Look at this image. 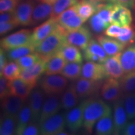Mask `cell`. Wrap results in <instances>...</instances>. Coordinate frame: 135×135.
Listing matches in <instances>:
<instances>
[{
  "mask_svg": "<svg viewBox=\"0 0 135 135\" xmlns=\"http://www.w3.org/2000/svg\"><path fill=\"white\" fill-rule=\"evenodd\" d=\"M105 101L103 99L97 97L85 100L83 127L89 133L92 132L97 121L111 109Z\"/></svg>",
  "mask_w": 135,
  "mask_h": 135,
  "instance_id": "1",
  "label": "cell"
},
{
  "mask_svg": "<svg viewBox=\"0 0 135 135\" xmlns=\"http://www.w3.org/2000/svg\"><path fill=\"white\" fill-rule=\"evenodd\" d=\"M66 43V31L58 25L55 31L35 48V52L48 60L58 53Z\"/></svg>",
  "mask_w": 135,
  "mask_h": 135,
  "instance_id": "2",
  "label": "cell"
},
{
  "mask_svg": "<svg viewBox=\"0 0 135 135\" xmlns=\"http://www.w3.org/2000/svg\"><path fill=\"white\" fill-rule=\"evenodd\" d=\"M68 85V81L63 75H46L40 82V88L46 95L60 96Z\"/></svg>",
  "mask_w": 135,
  "mask_h": 135,
  "instance_id": "3",
  "label": "cell"
},
{
  "mask_svg": "<svg viewBox=\"0 0 135 135\" xmlns=\"http://www.w3.org/2000/svg\"><path fill=\"white\" fill-rule=\"evenodd\" d=\"M32 31L28 29H22L1 39V48L6 51L31 43Z\"/></svg>",
  "mask_w": 135,
  "mask_h": 135,
  "instance_id": "4",
  "label": "cell"
},
{
  "mask_svg": "<svg viewBox=\"0 0 135 135\" xmlns=\"http://www.w3.org/2000/svg\"><path fill=\"white\" fill-rule=\"evenodd\" d=\"M58 24L66 32H70L78 29L84 22L78 13L75 5L59 15L56 18Z\"/></svg>",
  "mask_w": 135,
  "mask_h": 135,
  "instance_id": "5",
  "label": "cell"
},
{
  "mask_svg": "<svg viewBox=\"0 0 135 135\" xmlns=\"http://www.w3.org/2000/svg\"><path fill=\"white\" fill-rule=\"evenodd\" d=\"M58 26L56 18H50L32 31L31 44L35 48L48 37Z\"/></svg>",
  "mask_w": 135,
  "mask_h": 135,
  "instance_id": "6",
  "label": "cell"
},
{
  "mask_svg": "<svg viewBox=\"0 0 135 135\" xmlns=\"http://www.w3.org/2000/svg\"><path fill=\"white\" fill-rule=\"evenodd\" d=\"M68 43L84 50L92 39L91 31L86 26H81L78 29L70 32H66Z\"/></svg>",
  "mask_w": 135,
  "mask_h": 135,
  "instance_id": "7",
  "label": "cell"
},
{
  "mask_svg": "<svg viewBox=\"0 0 135 135\" xmlns=\"http://www.w3.org/2000/svg\"><path fill=\"white\" fill-rule=\"evenodd\" d=\"M39 124L40 128V134L59 135L62 131L65 130V116L62 114L57 113Z\"/></svg>",
  "mask_w": 135,
  "mask_h": 135,
  "instance_id": "8",
  "label": "cell"
},
{
  "mask_svg": "<svg viewBox=\"0 0 135 135\" xmlns=\"http://www.w3.org/2000/svg\"><path fill=\"white\" fill-rule=\"evenodd\" d=\"M101 96L107 102H115L123 96L120 83L117 79L108 77L101 88Z\"/></svg>",
  "mask_w": 135,
  "mask_h": 135,
  "instance_id": "9",
  "label": "cell"
},
{
  "mask_svg": "<svg viewBox=\"0 0 135 135\" xmlns=\"http://www.w3.org/2000/svg\"><path fill=\"white\" fill-rule=\"evenodd\" d=\"M36 3L33 0H21L15 11V20L19 26L31 25L32 15Z\"/></svg>",
  "mask_w": 135,
  "mask_h": 135,
  "instance_id": "10",
  "label": "cell"
},
{
  "mask_svg": "<svg viewBox=\"0 0 135 135\" xmlns=\"http://www.w3.org/2000/svg\"><path fill=\"white\" fill-rule=\"evenodd\" d=\"M84 105L85 100L70 109L65 116L66 125L71 132H76L83 125Z\"/></svg>",
  "mask_w": 135,
  "mask_h": 135,
  "instance_id": "11",
  "label": "cell"
},
{
  "mask_svg": "<svg viewBox=\"0 0 135 135\" xmlns=\"http://www.w3.org/2000/svg\"><path fill=\"white\" fill-rule=\"evenodd\" d=\"M61 108H62L61 103L58 95H47L39 116V124L58 113Z\"/></svg>",
  "mask_w": 135,
  "mask_h": 135,
  "instance_id": "12",
  "label": "cell"
},
{
  "mask_svg": "<svg viewBox=\"0 0 135 135\" xmlns=\"http://www.w3.org/2000/svg\"><path fill=\"white\" fill-rule=\"evenodd\" d=\"M133 16L129 9L126 6L119 4H114L111 13V23L121 27L131 26Z\"/></svg>",
  "mask_w": 135,
  "mask_h": 135,
  "instance_id": "13",
  "label": "cell"
},
{
  "mask_svg": "<svg viewBox=\"0 0 135 135\" xmlns=\"http://www.w3.org/2000/svg\"><path fill=\"white\" fill-rule=\"evenodd\" d=\"M47 61L48 60L42 58L31 66L21 71L20 78L34 86H36L38 79L43 73H45Z\"/></svg>",
  "mask_w": 135,
  "mask_h": 135,
  "instance_id": "14",
  "label": "cell"
},
{
  "mask_svg": "<svg viewBox=\"0 0 135 135\" xmlns=\"http://www.w3.org/2000/svg\"><path fill=\"white\" fill-rule=\"evenodd\" d=\"M114 127V134H121L124 127L127 124L128 117L124 108L123 98L118 99L113 103V113Z\"/></svg>",
  "mask_w": 135,
  "mask_h": 135,
  "instance_id": "15",
  "label": "cell"
},
{
  "mask_svg": "<svg viewBox=\"0 0 135 135\" xmlns=\"http://www.w3.org/2000/svg\"><path fill=\"white\" fill-rule=\"evenodd\" d=\"M81 76L94 81H101L108 78L103 64L88 61L82 66Z\"/></svg>",
  "mask_w": 135,
  "mask_h": 135,
  "instance_id": "16",
  "label": "cell"
},
{
  "mask_svg": "<svg viewBox=\"0 0 135 135\" xmlns=\"http://www.w3.org/2000/svg\"><path fill=\"white\" fill-rule=\"evenodd\" d=\"M99 81L80 78L75 83L77 93L80 99L88 98L97 91L100 87Z\"/></svg>",
  "mask_w": 135,
  "mask_h": 135,
  "instance_id": "17",
  "label": "cell"
},
{
  "mask_svg": "<svg viewBox=\"0 0 135 135\" xmlns=\"http://www.w3.org/2000/svg\"><path fill=\"white\" fill-rule=\"evenodd\" d=\"M24 101L13 94L1 99V108L3 114L16 117L25 104Z\"/></svg>",
  "mask_w": 135,
  "mask_h": 135,
  "instance_id": "18",
  "label": "cell"
},
{
  "mask_svg": "<svg viewBox=\"0 0 135 135\" xmlns=\"http://www.w3.org/2000/svg\"><path fill=\"white\" fill-rule=\"evenodd\" d=\"M45 93L41 88L33 89L29 96L28 104L32 112V121L39 119L42 106L45 99Z\"/></svg>",
  "mask_w": 135,
  "mask_h": 135,
  "instance_id": "19",
  "label": "cell"
},
{
  "mask_svg": "<svg viewBox=\"0 0 135 135\" xmlns=\"http://www.w3.org/2000/svg\"><path fill=\"white\" fill-rule=\"evenodd\" d=\"M53 11V4H50L43 1H39L34 7L32 15L31 25L41 24L51 18Z\"/></svg>",
  "mask_w": 135,
  "mask_h": 135,
  "instance_id": "20",
  "label": "cell"
},
{
  "mask_svg": "<svg viewBox=\"0 0 135 135\" xmlns=\"http://www.w3.org/2000/svg\"><path fill=\"white\" fill-rule=\"evenodd\" d=\"M120 55L121 53L108 57L103 63L108 77L118 80L124 75L120 61Z\"/></svg>",
  "mask_w": 135,
  "mask_h": 135,
  "instance_id": "21",
  "label": "cell"
},
{
  "mask_svg": "<svg viewBox=\"0 0 135 135\" xmlns=\"http://www.w3.org/2000/svg\"><path fill=\"white\" fill-rule=\"evenodd\" d=\"M97 40L103 46L108 56L121 53L126 47L117 39L114 40L113 38H111L106 35L98 36Z\"/></svg>",
  "mask_w": 135,
  "mask_h": 135,
  "instance_id": "22",
  "label": "cell"
},
{
  "mask_svg": "<svg viewBox=\"0 0 135 135\" xmlns=\"http://www.w3.org/2000/svg\"><path fill=\"white\" fill-rule=\"evenodd\" d=\"M9 86L11 94L20 97L23 100H26L27 98L29 97L30 93L35 87L21 78L9 81Z\"/></svg>",
  "mask_w": 135,
  "mask_h": 135,
  "instance_id": "23",
  "label": "cell"
},
{
  "mask_svg": "<svg viewBox=\"0 0 135 135\" xmlns=\"http://www.w3.org/2000/svg\"><path fill=\"white\" fill-rule=\"evenodd\" d=\"M94 133L98 135L114 134L113 116L112 110L102 116L94 126Z\"/></svg>",
  "mask_w": 135,
  "mask_h": 135,
  "instance_id": "24",
  "label": "cell"
},
{
  "mask_svg": "<svg viewBox=\"0 0 135 135\" xmlns=\"http://www.w3.org/2000/svg\"><path fill=\"white\" fill-rule=\"evenodd\" d=\"M120 61L124 74L135 71V42L121 52Z\"/></svg>",
  "mask_w": 135,
  "mask_h": 135,
  "instance_id": "25",
  "label": "cell"
},
{
  "mask_svg": "<svg viewBox=\"0 0 135 135\" xmlns=\"http://www.w3.org/2000/svg\"><path fill=\"white\" fill-rule=\"evenodd\" d=\"M79 99L80 97L77 93L75 83L70 84L61 96V103L62 108L65 110H70L78 105Z\"/></svg>",
  "mask_w": 135,
  "mask_h": 135,
  "instance_id": "26",
  "label": "cell"
},
{
  "mask_svg": "<svg viewBox=\"0 0 135 135\" xmlns=\"http://www.w3.org/2000/svg\"><path fill=\"white\" fill-rule=\"evenodd\" d=\"M66 63L67 61L59 51L47 61L45 74L46 75L61 74Z\"/></svg>",
  "mask_w": 135,
  "mask_h": 135,
  "instance_id": "27",
  "label": "cell"
},
{
  "mask_svg": "<svg viewBox=\"0 0 135 135\" xmlns=\"http://www.w3.org/2000/svg\"><path fill=\"white\" fill-rule=\"evenodd\" d=\"M99 3L96 1L81 0L75 5L78 15L84 22L89 20V18L97 12L98 5Z\"/></svg>",
  "mask_w": 135,
  "mask_h": 135,
  "instance_id": "28",
  "label": "cell"
},
{
  "mask_svg": "<svg viewBox=\"0 0 135 135\" xmlns=\"http://www.w3.org/2000/svg\"><path fill=\"white\" fill-rule=\"evenodd\" d=\"M32 120V112L29 104L25 103L16 116V128L15 134L21 135L25 128Z\"/></svg>",
  "mask_w": 135,
  "mask_h": 135,
  "instance_id": "29",
  "label": "cell"
},
{
  "mask_svg": "<svg viewBox=\"0 0 135 135\" xmlns=\"http://www.w3.org/2000/svg\"><path fill=\"white\" fill-rule=\"evenodd\" d=\"M80 50L78 47L66 43L62 47L60 52L67 63H81L83 55H82Z\"/></svg>",
  "mask_w": 135,
  "mask_h": 135,
  "instance_id": "30",
  "label": "cell"
},
{
  "mask_svg": "<svg viewBox=\"0 0 135 135\" xmlns=\"http://www.w3.org/2000/svg\"><path fill=\"white\" fill-rule=\"evenodd\" d=\"M16 128V117L3 114L0 123V134H15Z\"/></svg>",
  "mask_w": 135,
  "mask_h": 135,
  "instance_id": "31",
  "label": "cell"
},
{
  "mask_svg": "<svg viewBox=\"0 0 135 135\" xmlns=\"http://www.w3.org/2000/svg\"><path fill=\"white\" fill-rule=\"evenodd\" d=\"M6 52L8 60L9 61H16L25 56L35 52V47L30 43L6 51Z\"/></svg>",
  "mask_w": 135,
  "mask_h": 135,
  "instance_id": "32",
  "label": "cell"
},
{
  "mask_svg": "<svg viewBox=\"0 0 135 135\" xmlns=\"http://www.w3.org/2000/svg\"><path fill=\"white\" fill-rule=\"evenodd\" d=\"M81 63H67L60 75L70 80H77L81 76Z\"/></svg>",
  "mask_w": 135,
  "mask_h": 135,
  "instance_id": "33",
  "label": "cell"
},
{
  "mask_svg": "<svg viewBox=\"0 0 135 135\" xmlns=\"http://www.w3.org/2000/svg\"><path fill=\"white\" fill-rule=\"evenodd\" d=\"M119 80L123 96L135 93V71L124 74Z\"/></svg>",
  "mask_w": 135,
  "mask_h": 135,
  "instance_id": "34",
  "label": "cell"
},
{
  "mask_svg": "<svg viewBox=\"0 0 135 135\" xmlns=\"http://www.w3.org/2000/svg\"><path fill=\"white\" fill-rule=\"evenodd\" d=\"M21 72V68L16 62L15 61H10L5 65L0 74L9 81H12L20 78Z\"/></svg>",
  "mask_w": 135,
  "mask_h": 135,
  "instance_id": "35",
  "label": "cell"
},
{
  "mask_svg": "<svg viewBox=\"0 0 135 135\" xmlns=\"http://www.w3.org/2000/svg\"><path fill=\"white\" fill-rule=\"evenodd\" d=\"M79 0H56L53 4V11L51 18H56L65 10L75 6Z\"/></svg>",
  "mask_w": 135,
  "mask_h": 135,
  "instance_id": "36",
  "label": "cell"
},
{
  "mask_svg": "<svg viewBox=\"0 0 135 135\" xmlns=\"http://www.w3.org/2000/svg\"><path fill=\"white\" fill-rule=\"evenodd\" d=\"M117 40L126 47L135 42V30L131 26L122 27Z\"/></svg>",
  "mask_w": 135,
  "mask_h": 135,
  "instance_id": "37",
  "label": "cell"
},
{
  "mask_svg": "<svg viewBox=\"0 0 135 135\" xmlns=\"http://www.w3.org/2000/svg\"><path fill=\"white\" fill-rule=\"evenodd\" d=\"M89 26L93 33L99 35L105 31L109 26H108L95 13L89 19Z\"/></svg>",
  "mask_w": 135,
  "mask_h": 135,
  "instance_id": "38",
  "label": "cell"
},
{
  "mask_svg": "<svg viewBox=\"0 0 135 135\" xmlns=\"http://www.w3.org/2000/svg\"><path fill=\"white\" fill-rule=\"evenodd\" d=\"M83 51L98 56L99 58L103 60V63L108 57V55L106 53V51L103 48V46L100 45V43L97 40H94V39H91V40L89 41V44L88 45L86 48Z\"/></svg>",
  "mask_w": 135,
  "mask_h": 135,
  "instance_id": "39",
  "label": "cell"
},
{
  "mask_svg": "<svg viewBox=\"0 0 135 135\" xmlns=\"http://www.w3.org/2000/svg\"><path fill=\"white\" fill-rule=\"evenodd\" d=\"M41 56L38 53H37L36 52H34V53L29 54V55L18 59L15 61L19 65L21 71H23L25 69H27L28 68L34 64L38 62L39 60H41Z\"/></svg>",
  "mask_w": 135,
  "mask_h": 135,
  "instance_id": "40",
  "label": "cell"
},
{
  "mask_svg": "<svg viewBox=\"0 0 135 135\" xmlns=\"http://www.w3.org/2000/svg\"><path fill=\"white\" fill-rule=\"evenodd\" d=\"M124 105L128 119H135V93L128 94L124 96Z\"/></svg>",
  "mask_w": 135,
  "mask_h": 135,
  "instance_id": "41",
  "label": "cell"
},
{
  "mask_svg": "<svg viewBox=\"0 0 135 135\" xmlns=\"http://www.w3.org/2000/svg\"><path fill=\"white\" fill-rule=\"evenodd\" d=\"M21 0H0V13L15 11Z\"/></svg>",
  "mask_w": 135,
  "mask_h": 135,
  "instance_id": "42",
  "label": "cell"
},
{
  "mask_svg": "<svg viewBox=\"0 0 135 135\" xmlns=\"http://www.w3.org/2000/svg\"><path fill=\"white\" fill-rule=\"evenodd\" d=\"M11 94L9 86V81L1 76L0 78V98L1 99Z\"/></svg>",
  "mask_w": 135,
  "mask_h": 135,
  "instance_id": "43",
  "label": "cell"
},
{
  "mask_svg": "<svg viewBox=\"0 0 135 135\" xmlns=\"http://www.w3.org/2000/svg\"><path fill=\"white\" fill-rule=\"evenodd\" d=\"M40 134V128L36 123L31 121L23 130L21 135Z\"/></svg>",
  "mask_w": 135,
  "mask_h": 135,
  "instance_id": "44",
  "label": "cell"
},
{
  "mask_svg": "<svg viewBox=\"0 0 135 135\" xmlns=\"http://www.w3.org/2000/svg\"><path fill=\"white\" fill-rule=\"evenodd\" d=\"M18 26L19 25L16 20L10 22H6V23H0V35L1 36H3L5 34L11 31Z\"/></svg>",
  "mask_w": 135,
  "mask_h": 135,
  "instance_id": "45",
  "label": "cell"
},
{
  "mask_svg": "<svg viewBox=\"0 0 135 135\" xmlns=\"http://www.w3.org/2000/svg\"><path fill=\"white\" fill-rule=\"evenodd\" d=\"M122 27L115 24H111L104 31V35L111 38H117L121 33Z\"/></svg>",
  "mask_w": 135,
  "mask_h": 135,
  "instance_id": "46",
  "label": "cell"
},
{
  "mask_svg": "<svg viewBox=\"0 0 135 135\" xmlns=\"http://www.w3.org/2000/svg\"><path fill=\"white\" fill-rule=\"evenodd\" d=\"M15 20H15V11L1 13V15H0V23L10 22L15 21Z\"/></svg>",
  "mask_w": 135,
  "mask_h": 135,
  "instance_id": "47",
  "label": "cell"
},
{
  "mask_svg": "<svg viewBox=\"0 0 135 135\" xmlns=\"http://www.w3.org/2000/svg\"><path fill=\"white\" fill-rule=\"evenodd\" d=\"M83 58L85 59L86 60L88 61H93V62H96V63H103V61L101 59L99 58L98 56L93 55L88 52L83 51Z\"/></svg>",
  "mask_w": 135,
  "mask_h": 135,
  "instance_id": "48",
  "label": "cell"
},
{
  "mask_svg": "<svg viewBox=\"0 0 135 135\" xmlns=\"http://www.w3.org/2000/svg\"><path fill=\"white\" fill-rule=\"evenodd\" d=\"M121 134L124 135H135V121L128 123Z\"/></svg>",
  "mask_w": 135,
  "mask_h": 135,
  "instance_id": "49",
  "label": "cell"
},
{
  "mask_svg": "<svg viewBox=\"0 0 135 135\" xmlns=\"http://www.w3.org/2000/svg\"><path fill=\"white\" fill-rule=\"evenodd\" d=\"M114 4H119L128 8L135 7V0H113Z\"/></svg>",
  "mask_w": 135,
  "mask_h": 135,
  "instance_id": "50",
  "label": "cell"
},
{
  "mask_svg": "<svg viewBox=\"0 0 135 135\" xmlns=\"http://www.w3.org/2000/svg\"><path fill=\"white\" fill-rule=\"evenodd\" d=\"M3 48L0 50V72L3 70L5 65L7 64V56Z\"/></svg>",
  "mask_w": 135,
  "mask_h": 135,
  "instance_id": "51",
  "label": "cell"
},
{
  "mask_svg": "<svg viewBox=\"0 0 135 135\" xmlns=\"http://www.w3.org/2000/svg\"><path fill=\"white\" fill-rule=\"evenodd\" d=\"M88 1H96V2H101V3H113V0H88Z\"/></svg>",
  "mask_w": 135,
  "mask_h": 135,
  "instance_id": "52",
  "label": "cell"
},
{
  "mask_svg": "<svg viewBox=\"0 0 135 135\" xmlns=\"http://www.w3.org/2000/svg\"><path fill=\"white\" fill-rule=\"evenodd\" d=\"M38 1H43V2L47 3H50V4H53L55 2L56 0H38Z\"/></svg>",
  "mask_w": 135,
  "mask_h": 135,
  "instance_id": "53",
  "label": "cell"
},
{
  "mask_svg": "<svg viewBox=\"0 0 135 135\" xmlns=\"http://www.w3.org/2000/svg\"><path fill=\"white\" fill-rule=\"evenodd\" d=\"M68 134V133L66 131L63 130V131H62L60 133V134H59V135H66V134Z\"/></svg>",
  "mask_w": 135,
  "mask_h": 135,
  "instance_id": "54",
  "label": "cell"
},
{
  "mask_svg": "<svg viewBox=\"0 0 135 135\" xmlns=\"http://www.w3.org/2000/svg\"><path fill=\"white\" fill-rule=\"evenodd\" d=\"M134 8H135V7H134Z\"/></svg>",
  "mask_w": 135,
  "mask_h": 135,
  "instance_id": "55",
  "label": "cell"
}]
</instances>
